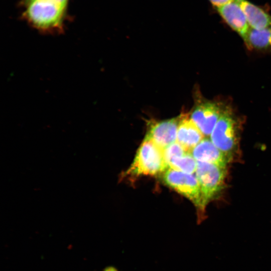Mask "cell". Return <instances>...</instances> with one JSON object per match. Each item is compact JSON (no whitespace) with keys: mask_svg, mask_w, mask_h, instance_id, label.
Masks as SVG:
<instances>
[{"mask_svg":"<svg viewBox=\"0 0 271 271\" xmlns=\"http://www.w3.org/2000/svg\"><path fill=\"white\" fill-rule=\"evenodd\" d=\"M23 5L22 17L33 28L48 34L63 31L67 6L53 0H33Z\"/></svg>","mask_w":271,"mask_h":271,"instance_id":"6da1fadb","label":"cell"},{"mask_svg":"<svg viewBox=\"0 0 271 271\" xmlns=\"http://www.w3.org/2000/svg\"><path fill=\"white\" fill-rule=\"evenodd\" d=\"M168 168L163 150L146 136L131 165L124 175L135 177L155 176L162 174Z\"/></svg>","mask_w":271,"mask_h":271,"instance_id":"7a4b0ae2","label":"cell"},{"mask_svg":"<svg viewBox=\"0 0 271 271\" xmlns=\"http://www.w3.org/2000/svg\"><path fill=\"white\" fill-rule=\"evenodd\" d=\"M165 184L189 199L198 210V223L205 219L201 187L196 175L168 168L162 174Z\"/></svg>","mask_w":271,"mask_h":271,"instance_id":"3957f363","label":"cell"},{"mask_svg":"<svg viewBox=\"0 0 271 271\" xmlns=\"http://www.w3.org/2000/svg\"><path fill=\"white\" fill-rule=\"evenodd\" d=\"M196 176L199 181L203 204H207L223 189L226 176V168L215 164L197 161Z\"/></svg>","mask_w":271,"mask_h":271,"instance_id":"277c9868","label":"cell"},{"mask_svg":"<svg viewBox=\"0 0 271 271\" xmlns=\"http://www.w3.org/2000/svg\"><path fill=\"white\" fill-rule=\"evenodd\" d=\"M220 150L231 158L237 145V121L232 110L225 106L210 135Z\"/></svg>","mask_w":271,"mask_h":271,"instance_id":"5b68a950","label":"cell"},{"mask_svg":"<svg viewBox=\"0 0 271 271\" xmlns=\"http://www.w3.org/2000/svg\"><path fill=\"white\" fill-rule=\"evenodd\" d=\"M225 107L221 103L200 98L195 103L191 118L207 137L211 135Z\"/></svg>","mask_w":271,"mask_h":271,"instance_id":"8992f818","label":"cell"},{"mask_svg":"<svg viewBox=\"0 0 271 271\" xmlns=\"http://www.w3.org/2000/svg\"><path fill=\"white\" fill-rule=\"evenodd\" d=\"M179 121L180 116L162 121L152 120L148 123L146 136L163 151L176 142Z\"/></svg>","mask_w":271,"mask_h":271,"instance_id":"52a82bcc","label":"cell"},{"mask_svg":"<svg viewBox=\"0 0 271 271\" xmlns=\"http://www.w3.org/2000/svg\"><path fill=\"white\" fill-rule=\"evenodd\" d=\"M214 9L225 23L244 41L250 28L238 3L232 1Z\"/></svg>","mask_w":271,"mask_h":271,"instance_id":"ba28073f","label":"cell"},{"mask_svg":"<svg viewBox=\"0 0 271 271\" xmlns=\"http://www.w3.org/2000/svg\"><path fill=\"white\" fill-rule=\"evenodd\" d=\"M197 161L215 164L226 168L231 158L220 150L210 139L204 138L191 152Z\"/></svg>","mask_w":271,"mask_h":271,"instance_id":"9c48e42d","label":"cell"},{"mask_svg":"<svg viewBox=\"0 0 271 271\" xmlns=\"http://www.w3.org/2000/svg\"><path fill=\"white\" fill-rule=\"evenodd\" d=\"M177 142L188 152L191 151L204 138V136L189 114L184 113L180 116Z\"/></svg>","mask_w":271,"mask_h":271,"instance_id":"30bf717a","label":"cell"},{"mask_svg":"<svg viewBox=\"0 0 271 271\" xmlns=\"http://www.w3.org/2000/svg\"><path fill=\"white\" fill-rule=\"evenodd\" d=\"M241 7L250 28L260 30L271 27V15L247 0H236Z\"/></svg>","mask_w":271,"mask_h":271,"instance_id":"8fae6325","label":"cell"},{"mask_svg":"<svg viewBox=\"0 0 271 271\" xmlns=\"http://www.w3.org/2000/svg\"><path fill=\"white\" fill-rule=\"evenodd\" d=\"M244 41L250 49L271 50V27L260 30L250 28Z\"/></svg>","mask_w":271,"mask_h":271,"instance_id":"7c38bea8","label":"cell"},{"mask_svg":"<svg viewBox=\"0 0 271 271\" xmlns=\"http://www.w3.org/2000/svg\"><path fill=\"white\" fill-rule=\"evenodd\" d=\"M197 161L191 153L173 158L168 164V168L188 174L196 172Z\"/></svg>","mask_w":271,"mask_h":271,"instance_id":"4fadbf2b","label":"cell"},{"mask_svg":"<svg viewBox=\"0 0 271 271\" xmlns=\"http://www.w3.org/2000/svg\"><path fill=\"white\" fill-rule=\"evenodd\" d=\"M163 152L164 159L167 165L173 158L182 156L188 153L185 149L177 142L168 146Z\"/></svg>","mask_w":271,"mask_h":271,"instance_id":"5bb4252c","label":"cell"},{"mask_svg":"<svg viewBox=\"0 0 271 271\" xmlns=\"http://www.w3.org/2000/svg\"><path fill=\"white\" fill-rule=\"evenodd\" d=\"M234 1L236 0H208L214 8L221 7L227 3Z\"/></svg>","mask_w":271,"mask_h":271,"instance_id":"9a60e30c","label":"cell"},{"mask_svg":"<svg viewBox=\"0 0 271 271\" xmlns=\"http://www.w3.org/2000/svg\"><path fill=\"white\" fill-rule=\"evenodd\" d=\"M32 1H33V0H22V4H24L25 3H26L28 2ZM53 1H56L66 6H67L68 2V0H53Z\"/></svg>","mask_w":271,"mask_h":271,"instance_id":"2e32d148","label":"cell"},{"mask_svg":"<svg viewBox=\"0 0 271 271\" xmlns=\"http://www.w3.org/2000/svg\"><path fill=\"white\" fill-rule=\"evenodd\" d=\"M104 271H118V269L113 266H109L105 269Z\"/></svg>","mask_w":271,"mask_h":271,"instance_id":"e0dca14e","label":"cell"}]
</instances>
